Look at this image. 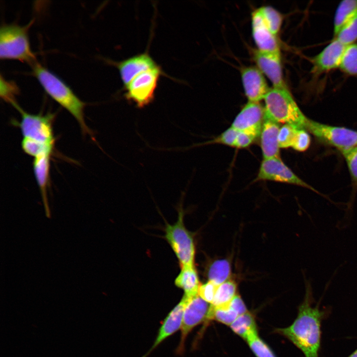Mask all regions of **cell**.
I'll return each instance as SVG.
<instances>
[{
    "label": "cell",
    "instance_id": "f1b7e54d",
    "mask_svg": "<svg viewBox=\"0 0 357 357\" xmlns=\"http://www.w3.org/2000/svg\"><path fill=\"white\" fill-rule=\"evenodd\" d=\"M264 20L271 32L277 36L282 24V16L276 9L270 6L259 8Z\"/></svg>",
    "mask_w": 357,
    "mask_h": 357
},
{
    "label": "cell",
    "instance_id": "9c48e42d",
    "mask_svg": "<svg viewBox=\"0 0 357 357\" xmlns=\"http://www.w3.org/2000/svg\"><path fill=\"white\" fill-rule=\"evenodd\" d=\"M264 180L290 183L318 192L295 175L281 158L263 160L255 181Z\"/></svg>",
    "mask_w": 357,
    "mask_h": 357
},
{
    "label": "cell",
    "instance_id": "8fae6325",
    "mask_svg": "<svg viewBox=\"0 0 357 357\" xmlns=\"http://www.w3.org/2000/svg\"><path fill=\"white\" fill-rule=\"evenodd\" d=\"M209 307L208 303L199 296L188 301L183 313L180 328V339L177 349L178 354L183 353L187 336L195 326L205 320Z\"/></svg>",
    "mask_w": 357,
    "mask_h": 357
},
{
    "label": "cell",
    "instance_id": "83f0119b",
    "mask_svg": "<svg viewBox=\"0 0 357 357\" xmlns=\"http://www.w3.org/2000/svg\"><path fill=\"white\" fill-rule=\"evenodd\" d=\"M21 147L25 153L35 158L45 155H52L54 146L23 138Z\"/></svg>",
    "mask_w": 357,
    "mask_h": 357
},
{
    "label": "cell",
    "instance_id": "836d02e7",
    "mask_svg": "<svg viewBox=\"0 0 357 357\" xmlns=\"http://www.w3.org/2000/svg\"><path fill=\"white\" fill-rule=\"evenodd\" d=\"M238 131L232 127L228 128L222 133L212 140L204 144L220 143L228 146L235 147V143Z\"/></svg>",
    "mask_w": 357,
    "mask_h": 357
},
{
    "label": "cell",
    "instance_id": "5b68a950",
    "mask_svg": "<svg viewBox=\"0 0 357 357\" xmlns=\"http://www.w3.org/2000/svg\"><path fill=\"white\" fill-rule=\"evenodd\" d=\"M178 216L173 225L168 223L165 229V238L177 256L180 268L194 267L195 245L192 235L185 228L184 211L180 205Z\"/></svg>",
    "mask_w": 357,
    "mask_h": 357
},
{
    "label": "cell",
    "instance_id": "44dd1931",
    "mask_svg": "<svg viewBox=\"0 0 357 357\" xmlns=\"http://www.w3.org/2000/svg\"><path fill=\"white\" fill-rule=\"evenodd\" d=\"M230 327L234 332L246 342L258 336L255 318L248 311L239 315L230 325Z\"/></svg>",
    "mask_w": 357,
    "mask_h": 357
},
{
    "label": "cell",
    "instance_id": "ffe728a7",
    "mask_svg": "<svg viewBox=\"0 0 357 357\" xmlns=\"http://www.w3.org/2000/svg\"><path fill=\"white\" fill-rule=\"evenodd\" d=\"M175 284L176 286L183 290V295L188 298H192L199 296L198 291L201 285L195 267L181 268Z\"/></svg>",
    "mask_w": 357,
    "mask_h": 357
},
{
    "label": "cell",
    "instance_id": "277c9868",
    "mask_svg": "<svg viewBox=\"0 0 357 357\" xmlns=\"http://www.w3.org/2000/svg\"><path fill=\"white\" fill-rule=\"evenodd\" d=\"M34 20L25 26L4 24L0 29V58L14 60L29 63L36 62L35 54L30 47L28 30Z\"/></svg>",
    "mask_w": 357,
    "mask_h": 357
},
{
    "label": "cell",
    "instance_id": "52a82bcc",
    "mask_svg": "<svg viewBox=\"0 0 357 357\" xmlns=\"http://www.w3.org/2000/svg\"><path fill=\"white\" fill-rule=\"evenodd\" d=\"M162 71L159 66L136 76L125 86L124 96L140 109L152 102Z\"/></svg>",
    "mask_w": 357,
    "mask_h": 357
},
{
    "label": "cell",
    "instance_id": "4316f807",
    "mask_svg": "<svg viewBox=\"0 0 357 357\" xmlns=\"http://www.w3.org/2000/svg\"><path fill=\"white\" fill-rule=\"evenodd\" d=\"M334 38L346 46L355 43L357 40V14L340 29Z\"/></svg>",
    "mask_w": 357,
    "mask_h": 357
},
{
    "label": "cell",
    "instance_id": "4fadbf2b",
    "mask_svg": "<svg viewBox=\"0 0 357 357\" xmlns=\"http://www.w3.org/2000/svg\"><path fill=\"white\" fill-rule=\"evenodd\" d=\"M254 60L258 68L270 80L273 87H287L283 78L280 53L257 50L254 52Z\"/></svg>",
    "mask_w": 357,
    "mask_h": 357
},
{
    "label": "cell",
    "instance_id": "7402d4cb",
    "mask_svg": "<svg viewBox=\"0 0 357 357\" xmlns=\"http://www.w3.org/2000/svg\"><path fill=\"white\" fill-rule=\"evenodd\" d=\"M357 14V0L341 1L336 8L333 21L334 36L351 19Z\"/></svg>",
    "mask_w": 357,
    "mask_h": 357
},
{
    "label": "cell",
    "instance_id": "8992f818",
    "mask_svg": "<svg viewBox=\"0 0 357 357\" xmlns=\"http://www.w3.org/2000/svg\"><path fill=\"white\" fill-rule=\"evenodd\" d=\"M14 108L21 115L18 124L23 138L29 139L42 143L55 145L53 123L55 114L34 115L27 113L18 104Z\"/></svg>",
    "mask_w": 357,
    "mask_h": 357
},
{
    "label": "cell",
    "instance_id": "7c38bea8",
    "mask_svg": "<svg viewBox=\"0 0 357 357\" xmlns=\"http://www.w3.org/2000/svg\"><path fill=\"white\" fill-rule=\"evenodd\" d=\"M346 46L334 39L312 60L311 72L319 75L339 67Z\"/></svg>",
    "mask_w": 357,
    "mask_h": 357
},
{
    "label": "cell",
    "instance_id": "1f68e13d",
    "mask_svg": "<svg viewBox=\"0 0 357 357\" xmlns=\"http://www.w3.org/2000/svg\"><path fill=\"white\" fill-rule=\"evenodd\" d=\"M347 163L354 186L357 187V146L342 152Z\"/></svg>",
    "mask_w": 357,
    "mask_h": 357
},
{
    "label": "cell",
    "instance_id": "ba28073f",
    "mask_svg": "<svg viewBox=\"0 0 357 357\" xmlns=\"http://www.w3.org/2000/svg\"><path fill=\"white\" fill-rule=\"evenodd\" d=\"M306 130L341 152L357 146V131L348 128L327 125L309 119Z\"/></svg>",
    "mask_w": 357,
    "mask_h": 357
},
{
    "label": "cell",
    "instance_id": "30bf717a",
    "mask_svg": "<svg viewBox=\"0 0 357 357\" xmlns=\"http://www.w3.org/2000/svg\"><path fill=\"white\" fill-rule=\"evenodd\" d=\"M264 119V107L259 103L248 102L238 114L231 127L256 138L260 135Z\"/></svg>",
    "mask_w": 357,
    "mask_h": 357
},
{
    "label": "cell",
    "instance_id": "74e56055",
    "mask_svg": "<svg viewBox=\"0 0 357 357\" xmlns=\"http://www.w3.org/2000/svg\"><path fill=\"white\" fill-rule=\"evenodd\" d=\"M230 305L235 309L239 315L248 312L242 299L238 295H236L230 302Z\"/></svg>",
    "mask_w": 357,
    "mask_h": 357
},
{
    "label": "cell",
    "instance_id": "484cf974",
    "mask_svg": "<svg viewBox=\"0 0 357 357\" xmlns=\"http://www.w3.org/2000/svg\"><path fill=\"white\" fill-rule=\"evenodd\" d=\"M351 76H357V44L346 46L339 67Z\"/></svg>",
    "mask_w": 357,
    "mask_h": 357
},
{
    "label": "cell",
    "instance_id": "2e32d148",
    "mask_svg": "<svg viewBox=\"0 0 357 357\" xmlns=\"http://www.w3.org/2000/svg\"><path fill=\"white\" fill-rule=\"evenodd\" d=\"M125 87L139 74L158 65L147 53H143L116 63Z\"/></svg>",
    "mask_w": 357,
    "mask_h": 357
},
{
    "label": "cell",
    "instance_id": "cb8c5ba5",
    "mask_svg": "<svg viewBox=\"0 0 357 357\" xmlns=\"http://www.w3.org/2000/svg\"><path fill=\"white\" fill-rule=\"evenodd\" d=\"M239 315L230 303L223 306L212 307L210 306L205 321L215 320L227 325H231Z\"/></svg>",
    "mask_w": 357,
    "mask_h": 357
},
{
    "label": "cell",
    "instance_id": "603a6c76",
    "mask_svg": "<svg viewBox=\"0 0 357 357\" xmlns=\"http://www.w3.org/2000/svg\"><path fill=\"white\" fill-rule=\"evenodd\" d=\"M237 285L232 281H227L219 285L210 306L219 307L230 303L236 296Z\"/></svg>",
    "mask_w": 357,
    "mask_h": 357
},
{
    "label": "cell",
    "instance_id": "d590c367",
    "mask_svg": "<svg viewBox=\"0 0 357 357\" xmlns=\"http://www.w3.org/2000/svg\"><path fill=\"white\" fill-rule=\"evenodd\" d=\"M218 286L208 281L207 283L200 286L198 295L204 300L211 304L214 299Z\"/></svg>",
    "mask_w": 357,
    "mask_h": 357
},
{
    "label": "cell",
    "instance_id": "d6986e66",
    "mask_svg": "<svg viewBox=\"0 0 357 357\" xmlns=\"http://www.w3.org/2000/svg\"><path fill=\"white\" fill-rule=\"evenodd\" d=\"M52 155H45L34 159L33 166L37 182L40 188L47 216L50 214L47 190L49 180L50 158Z\"/></svg>",
    "mask_w": 357,
    "mask_h": 357
},
{
    "label": "cell",
    "instance_id": "9a60e30c",
    "mask_svg": "<svg viewBox=\"0 0 357 357\" xmlns=\"http://www.w3.org/2000/svg\"><path fill=\"white\" fill-rule=\"evenodd\" d=\"M251 24L252 36L257 50L263 52L280 53L277 36L268 27L259 8L252 13Z\"/></svg>",
    "mask_w": 357,
    "mask_h": 357
},
{
    "label": "cell",
    "instance_id": "7a4b0ae2",
    "mask_svg": "<svg viewBox=\"0 0 357 357\" xmlns=\"http://www.w3.org/2000/svg\"><path fill=\"white\" fill-rule=\"evenodd\" d=\"M33 75L45 91L53 100L67 110L77 120L84 134L92 136L84 118L86 104L60 78L37 61L32 65Z\"/></svg>",
    "mask_w": 357,
    "mask_h": 357
},
{
    "label": "cell",
    "instance_id": "d6a6232c",
    "mask_svg": "<svg viewBox=\"0 0 357 357\" xmlns=\"http://www.w3.org/2000/svg\"><path fill=\"white\" fill-rule=\"evenodd\" d=\"M247 342L257 357H276L270 348L258 336Z\"/></svg>",
    "mask_w": 357,
    "mask_h": 357
},
{
    "label": "cell",
    "instance_id": "f35d334b",
    "mask_svg": "<svg viewBox=\"0 0 357 357\" xmlns=\"http://www.w3.org/2000/svg\"><path fill=\"white\" fill-rule=\"evenodd\" d=\"M348 357H357V349L355 351H354Z\"/></svg>",
    "mask_w": 357,
    "mask_h": 357
},
{
    "label": "cell",
    "instance_id": "ac0fdd59",
    "mask_svg": "<svg viewBox=\"0 0 357 357\" xmlns=\"http://www.w3.org/2000/svg\"><path fill=\"white\" fill-rule=\"evenodd\" d=\"M278 123L264 117L260 133V145L263 159L280 158Z\"/></svg>",
    "mask_w": 357,
    "mask_h": 357
},
{
    "label": "cell",
    "instance_id": "8d00e7d4",
    "mask_svg": "<svg viewBox=\"0 0 357 357\" xmlns=\"http://www.w3.org/2000/svg\"><path fill=\"white\" fill-rule=\"evenodd\" d=\"M254 138L251 136L238 131L236 139L235 147L241 148L248 146L254 140Z\"/></svg>",
    "mask_w": 357,
    "mask_h": 357
},
{
    "label": "cell",
    "instance_id": "3957f363",
    "mask_svg": "<svg viewBox=\"0 0 357 357\" xmlns=\"http://www.w3.org/2000/svg\"><path fill=\"white\" fill-rule=\"evenodd\" d=\"M264 100L265 118L306 130L309 119L299 109L287 87L270 88Z\"/></svg>",
    "mask_w": 357,
    "mask_h": 357
},
{
    "label": "cell",
    "instance_id": "6da1fadb",
    "mask_svg": "<svg viewBox=\"0 0 357 357\" xmlns=\"http://www.w3.org/2000/svg\"><path fill=\"white\" fill-rule=\"evenodd\" d=\"M311 294L310 284L306 281L305 298L298 307L297 317L290 326L276 330L299 349L305 357H318L323 312L317 306H311Z\"/></svg>",
    "mask_w": 357,
    "mask_h": 357
},
{
    "label": "cell",
    "instance_id": "e0dca14e",
    "mask_svg": "<svg viewBox=\"0 0 357 357\" xmlns=\"http://www.w3.org/2000/svg\"><path fill=\"white\" fill-rule=\"evenodd\" d=\"M189 298L183 295L180 302L171 310L166 317L159 329L154 343L148 353L143 356L146 357L154 349L166 338L180 329L185 306Z\"/></svg>",
    "mask_w": 357,
    "mask_h": 357
},
{
    "label": "cell",
    "instance_id": "f546056e",
    "mask_svg": "<svg viewBox=\"0 0 357 357\" xmlns=\"http://www.w3.org/2000/svg\"><path fill=\"white\" fill-rule=\"evenodd\" d=\"M19 93V89L16 84L12 81L6 80L1 74L0 82V96L6 102L14 107L18 104L16 97Z\"/></svg>",
    "mask_w": 357,
    "mask_h": 357
},
{
    "label": "cell",
    "instance_id": "e575fe53",
    "mask_svg": "<svg viewBox=\"0 0 357 357\" xmlns=\"http://www.w3.org/2000/svg\"><path fill=\"white\" fill-rule=\"evenodd\" d=\"M310 144V137L305 129H299L292 147L296 151L303 152L306 150Z\"/></svg>",
    "mask_w": 357,
    "mask_h": 357
},
{
    "label": "cell",
    "instance_id": "4dcf8cb0",
    "mask_svg": "<svg viewBox=\"0 0 357 357\" xmlns=\"http://www.w3.org/2000/svg\"><path fill=\"white\" fill-rule=\"evenodd\" d=\"M299 129L300 128L290 124H285L283 125L280 128L278 135L279 147L282 148H292Z\"/></svg>",
    "mask_w": 357,
    "mask_h": 357
},
{
    "label": "cell",
    "instance_id": "d4e9b609",
    "mask_svg": "<svg viewBox=\"0 0 357 357\" xmlns=\"http://www.w3.org/2000/svg\"><path fill=\"white\" fill-rule=\"evenodd\" d=\"M230 272L231 266L228 261L225 259L215 261L211 264L208 270L209 281L219 286L227 281Z\"/></svg>",
    "mask_w": 357,
    "mask_h": 357
},
{
    "label": "cell",
    "instance_id": "5bb4252c",
    "mask_svg": "<svg viewBox=\"0 0 357 357\" xmlns=\"http://www.w3.org/2000/svg\"><path fill=\"white\" fill-rule=\"evenodd\" d=\"M240 72L248 102L259 103L264 100L270 88L261 71L257 67L248 66L242 68Z\"/></svg>",
    "mask_w": 357,
    "mask_h": 357
}]
</instances>
